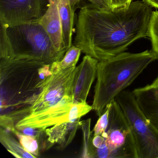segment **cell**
I'll return each mask as SVG.
<instances>
[{"instance_id":"17","label":"cell","mask_w":158,"mask_h":158,"mask_svg":"<svg viewBox=\"0 0 158 158\" xmlns=\"http://www.w3.org/2000/svg\"><path fill=\"white\" fill-rule=\"evenodd\" d=\"M81 50L74 45L72 46L65 52V55L61 60L59 61L62 69L76 66L81 54Z\"/></svg>"},{"instance_id":"1","label":"cell","mask_w":158,"mask_h":158,"mask_svg":"<svg viewBox=\"0 0 158 158\" xmlns=\"http://www.w3.org/2000/svg\"><path fill=\"white\" fill-rule=\"evenodd\" d=\"M152 13L143 1L109 11L84 5L78 13L74 45L99 61L111 58L148 37Z\"/></svg>"},{"instance_id":"15","label":"cell","mask_w":158,"mask_h":158,"mask_svg":"<svg viewBox=\"0 0 158 158\" xmlns=\"http://www.w3.org/2000/svg\"><path fill=\"white\" fill-rule=\"evenodd\" d=\"M13 133L18 137L20 144L26 151L37 157L39 154V146L37 139L31 136L25 135L15 129Z\"/></svg>"},{"instance_id":"5","label":"cell","mask_w":158,"mask_h":158,"mask_svg":"<svg viewBox=\"0 0 158 158\" xmlns=\"http://www.w3.org/2000/svg\"><path fill=\"white\" fill-rule=\"evenodd\" d=\"M102 136L105 139L109 158H138L131 128L115 99L112 102L108 127Z\"/></svg>"},{"instance_id":"18","label":"cell","mask_w":158,"mask_h":158,"mask_svg":"<svg viewBox=\"0 0 158 158\" xmlns=\"http://www.w3.org/2000/svg\"><path fill=\"white\" fill-rule=\"evenodd\" d=\"M7 25L0 22V57L1 59H10L11 49L7 34Z\"/></svg>"},{"instance_id":"7","label":"cell","mask_w":158,"mask_h":158,"mask_svg":"<svg viewBox=\"0 0 158 158\" xmlns=\"http://www.w3.org/2000/svg\"><path fill=\"white\" fill-rule=\"evenodd\" d=\"M74 103L73 95H65L57 105L25 115L18 121L15 127H26L45 131L56 125L76 122L77 120L71 110Z\"/></svg>"},{"instance_id":"13","label":"cell","mask_w":158,"mask_h":158,"mask_svg":"<svg viewBox=\"0 0 158 158\" xmlns=\"http://www.w3.org/2000/svg\"><path fill=\"white\" fill-rule=\"evenodd\" d=\"M79 120L73 123H64L53 126L45 130L48 140L52 145L60 144L63 147L71 142L79 125Z\"/></svg>"},{"instance_id":"11","label":"cell","mask_w":158,"mask_h":158,"mask_svg":"<svg viewBox=\"0 0 158 158\" xmlns=\"http://www.w3.org/2000/svg\"><path fill=\"white\" fill-rule=\"evenodd\" d=\"M40 21L49 36L56 50L60 52L65 53L66 51L63 42L61 21L55 0H51L48 9Z\"/></svg>"},{"instance_id":"19","label":"cell","mask_w":158,"mask_h":158,"mask_svg":"<svg viewBox=\"0 0 158 158\" xmlns=\"http://www.w3.org/2000/svg\"><path fill=\"white\" fill-rule=\"evenodd\" d=\"M112 102L105 107L103 113L99 116L97 123L93 129L94 136L103 135L107 129L109 123L110 111L111 108Z\"/></svg>"},{"instance_id":"26","label":"cell","mask_w":158,"mask_h":158,"mask_svg":"<svg viewBox=\"0 0 158 158\" xmlns=\"http://www.w3.org/2000/svg\"><path fill=\"white\" fill-rule=\"evenodd\" d=\"M152 8H154L158 10V0H142Z\"/></svg>"},{"instance_id":"8","label":"cell","mask_w":158,"mask_h":158,"mask_svg":"<svg viewBox=\"0 0 158 158\" xmlns=\"http://www.w3.org/2000/svg\"><path fill=\"white\" fill-rule=\"evenodd\" d=\"M51 0H0V22L8 26L40 21Z\"/></svg>"},{"instance_id":"10","label":"cell","mask_w":158,"mask_h":158,"mask_svg":"<svg viewBox=\"0 0 158 158\" xmlns=\"http://www.w3.org/2000/svg\"><path fill=\"white\" fill-rule=\"evenodd\" d=\"M132 93L141 111L158 131V87L149 84Z\"/></svg>"},{"instance_id":"14","label":"cell","mask_w":158,"mask_h":158,"mask_svg":"<svg viewBox=\"0 0 158 158\" xmlns=\"http://www.w3.org/2000/svg\"><path fill=\"white\" fill-rule=\"evenodd\" d=\"M1 142L11 154L16 158H36L35 155L26 151L6 131L1 129Z\"/></svg>"},{"instance_id":"27","label":"cell","mask_w":158,"mask_h":158,"mask_svg":"<svg viewBox=\"0 0 158 158\" xmlns=\"http://www.w3.org/2000/svg\"><path fill=\"white\" fill-rule=\"evenodd\" d=\"M152 86H153L154 87H158V76L156 77V79L150 84Z\"/></svg>"},{"instance_id":"22","label":"cell","mask_w":158,"mask_h":158,"mask_svg":"<svg viewBox=\"0 0 158 158\" xmlns=\"http://www.w3.org/2000/svg\"><path fill=\"white\" fill-rule=\"evenodd\" d=\"M1 125L5 129H8L13 132L15 130L13 120L11 116L3 115L1 116Z\"/></svg>"},{"instance_id":"6","label":"cell","mask_w":158,"mask_h":158,"mask_svg":"<svg viewBox=\"0 0 158 158\" xmlns=\"http://www.w3.org/2000/svg\"><path fill=\"white\" fill-rule=\"evenodd\" d=\"M76 69V66L62 69L39 82L36 87L40 88L41 91L25 112L28 114L45 110L57 105L65 95H73Z\"/></svg>"},{"instance_id":"9","label":"cell","mask_w":158,"mask_h":158,"mask_svg":"<svg viewBox=\"0 0 158 158\" xmlns=\"http://www.w3.org/2000/svg\"><path fill=\"white\" fill-rule=\"evenodd\" d=\"M99 61L86 55L76 69L73 87L75 102H86L91 85L97 77V66Z\"/></svg>"},{"instance_id":"4","label":"cell","mask_w":158,"mask_h":158,"mask_svg":"<svg viewBox=\"0 0 158 158\" xmlns=\"http://www.w3.org/2000/svg\"><path fill=\"white\" fill-rule=\"evenodd\" d=\"M115 100L131 128L138 158H158V131L141 111L132 91L123 90Z\"/></svg>"},{"instance_id":"2","label":"cell","mask_w":158,"mask_h":158,"mask_svg":"<svg viewBox=\"0 0 158 158\" xmlns=\"http://www.w3.org/2000/svg\"><path fill=\"white\" fill-rule=\"evenodd\" d=\"M157 60L152 50H147L138 53L124 52L98 61L92 105L97 114L100 116L106 106Z\"/></svg>"},{"instance_id":"23","label":"cell","mask_w":158,"mask_h":158,"mask_svg":"<svg viewBox=\"0 0 158 158\" xmlns=\"http://www.w3.org/2000/svg\"><path fill=\"white\" fill-rule=\"evenodd\" d=\"M51 64H44L38 69L39 77L41 81L47 79L49 77L52 75L50 70Z\"/></svg>"},{"instance_id":"21","label":"cell","mask_w":158,"mask_h":158,"mask_svg":"<svg viewBox=\"0 0 158 158\" xmlns=\"http://www.w3.org/2000/svg\"><path fill=\"white\" fill-rule=\"evenodd\" d=\"M20 132L27 135L31 136L38 139L41 135L43 130L31 127H20L17 128Z\"/></svg>"},{"instance_id":"3","label":"cell","mask_w":158,"mask_h":158,"mask_svg":"<svg viewBox=\"0 0 158 158\" xmlns=\"http://www.w3.org/2000/svg\"><path fill=\"white\" fill-rule=\"evenodd\" d=\"M11 58L35 60L52 64L63 58L65 53L55 48L40 21L7 25Z\"/></svg>"},{"instance_id":"20","label":"cell","mask_w":158,"mask_h":158,"mask_svg":"<svg viewBox=\"0 0 158 158\" xmlns=\"http://www.w3.org/2000/svg\"><path fill=\"white\" fill-rule=\"evenodd\" d=\"M84 0H70L71 7L72 9L75 11L77 6L80 4V2ZM89 2L90 4L95 6L97 9L102 10L109 11L112 10L110 7L109 3L106 0H85Z\"/></svg>"},{"instance_id":"16","label":"cell","mask_w":158,"mask_h":158,"mask_svg":"<svg viewBox=\"0 0 158 158\" xmlns=\"http://www.w3.org/2000/svg\"><path fill=\"white\" fill-rule=\"evenodd\" d=\"M148 38L151 42L152 50L158 60V10L152 11L149 25Z\"/></svg>"},{"instance_id":"25","label":"cell","mask_w":158,"mask_h":158,"mask_svg":"<svg viewBox=\"0 0 158 158\" xmlns=\"http://www.w3.org/2000/svg\"><path fill=\"white\" fill-rule=\"evenodd\" d=\"M92 144L95 148H102L106 147L105 139L100 135L94 136L92 139Z\"/></svg>"},{"instance_id":"24","label":"cell","mask_w":158,"mask_h":158,"mask_svg":"<svg viewBox=\"0 0 158 158\" xmlns=\"http://www.w3.org/2000/svg\"><path fill=\"white\" fill-rule=\"evenodd\" d=\"M112 10L123 8L129 5L133 0H106Z\"/></svg>"},{"instance_id":"12","label":"cell","mask_w":158,"mask_h":158,"mask_svg":"<svg viewBox=\"0 0 158 158\" xmlns=\"http://www.w3.org/2000/svg\"><path fill=\"white\" fill-rule=\"evenodd\" d=\"M58 6L62 27L63 42L67 51L72 45V36L73 31L75 11L72 9L70 0H55Z\"/></svg>"}]
</instances>
